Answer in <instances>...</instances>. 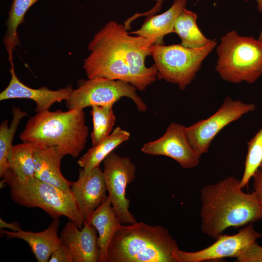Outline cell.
Here are the masks:
<instances>
[{
  "label": "cell",
  "instance_id": "6da1fadb",
  "mask_svg": "<svg viewBox=\"0 0 262 262\" xmlns=\"http://www.w3.org/2000/svg\"><path fill=\"white\" fill-rule=\"evenodd\" d=\"M127 31L115 21L106 24L89 43L90 53L83 61V68L88 79L120 80L144 91L157 79L154 66L145 65L153 43Z\"/></svg>",
  "mask_w": 262,
  "mask_h": 262
},
{
  "label": "cell",
  "instance_id": "7a4b0ae2",
  "mask_svg": "<svg viewBox=\"0 0 262 262\" xmlns=\"http://www.w3.org/2000/svg\"><path fill=\"white\" fill-rule=\"evenodd\" d=\"M202 232L216 239L229 228L246 226L262 219L255 192L245 193L240 180L229 176L200 189Z\"/></svg>",
  "mask_w": 262,
  "mask_h": 262
},
{
  "label": "cell",
  "instance_id": "3957f363",
  "mask_svg": "<svg viewBox=\"0 0 262 262\" xmlns=\"http://www.w3.org/2000/svg\"><path fill=\"white\" fill-rule=\"evenodd\" d=\"M179 248L169 230L161 226L121 224L109 244L106 262H176Z\"/></svg>",
  "mask_w": 262,
  "mask_h": 262
},
{
  "label": "cell",
  "instance_id": "277c9868",
  "mask_svg": "<svg viewBox=\"0 0 262 262\" xmlns=\"http://www.w3.org/2000/svg\"><path fill=\"white\" fill-rule=\"evenodd\" d=\"M88 135L83 110H48L31 117L19 138L40 147H56L64 156L76 158L84 148Z\"/></svg>",
  "mask_w": 262,
  "mask_h": 262
},
{
  "label": "cell",
  "instance_id": "5b68a950",
  "mask_svg": "<svg viewBox=\"0 0 262 262\" xmlns=\"http://www.w3.org/2000/svg\"><path fill=\"white\" fill-rule=\"evenodd\" d=\"M0 185L6 184L14 202L24 207L39 208L51 218L64 216L81 228L83 220L71 190H65L35 177L20 180L9 168L2 177Z\"/></svg>",
  "mask_w": 262,
  "mask_h": 262
},
{
  "label": "cell",
  "instance_id": "8992f818",
  "mask_svg": "<svg viewBox=\"0 0 262 262\" xmlns=\"http://www.w3.org/2000/svg\"><path fill=\"white\" fill-rule=\"evenodd\" d=\"M215 70L224 81L254 83L262 75V42L235 31L221 38Z\"/></svg>",
  "mask_w": 262,
  "mask_h": 262
},
{
  "label": "cell",
  "instance_id": "52a82bcc",
  "mask_svg": "<svg viewBox=\"0 0 262 262\" xmlns=\"http://www.w3.org/2000/svg\"><path fill=\"white\" fill-rule=\"evenodd\" d=\"M215 39L199 48L191 49L180 44L153 45L150 55L157 79L177 84L184 90L196 77L206 56L216 46Z\"/></svg>",
  "mask_w": 262,
  "mask_h": 262
},
{
  "label": "cell",
  "instance_id": "ba28073f",
  "mask_svg": "<svg viewBox=\"0 0 262 262\" xmlns=\"http://www.w3.org/2000/svg\"><path fill=\"white\" fill-rule=\"evenodd\" d=\"M78 87L71 92L66 100L68 110H83L94 105H114L123 97L131 99L140 112L147 107L131 84L120 80L95 78L77 81Z\"/></svg>",
  "mask_w": 262,
  "mask_h": 262
},
{
  "label": "cell",
  "instance_id": "9c48e42d",
  "mask_svg": "<svg viewBox=\"0 0 262 262\" xmlns=\"http://www.w3.org/2000/svg\"><path fill=\"white\" fill-rule=\"evenodd\" d=\"M255 109L254 103H244L240 100H233L229 96L226 97L213 115L186 127L191 145L201 157L208 152L212 142L223 129Z\"/></svg>",
  "mask_w": 262,
  "mask_h": 262
},
{
  "label": "cell",
  "instance_id": "30bf717a",
  "mask_svg": "<svg viewBox=\"0 0 262 262\" xmlns=\"http://www.w3.org/2000/svg\"><path fill=\"white\" fill-rule=\"evenodd\" d=\"M103 174L108 197L113 209L122 224L136 222L130 212V201L126 197V189L135 178L136 167L127 157H122L113 151L103 161Z\"/></svg>",
  "mask_w": 262,
  "mask_h": 262
},
{
  "label": "cell",
  "instance_id": "8fae6325",
  "mask_svg": "<svg viewBox=\"0 0 262 262\" xmlns=\"http://www.w3.org/2000/svg\"><path fill=\"white\" fill-rule=\"evenodd\" d=\"M262 237L253 224L239 230L233 235L223 234L210 246L194 252L177 249L175 253L176 262H201L218 260L226 258H236Z\"/></svg>",
  "mask_w": 262,
  "mask_h": 262
},
{
  "label": "cell",
  "instance_id": "7c38bea8",
  "mask_svg": "<svg viewBox=\"0 0 262 262\" xmlns=\"http://www.w3.org/2000/svg\"><path fill=\"white\" fill-rule=\"evenodd\" d=\"M186 127L178 123H171L160 138L144 144L142 152L151 155L169 157L184 169L196 166L200 157L188 140Z\"/></svg>",
  "mask_w": 262,
  "mask_h": 262
},
{
  "label": "cell",
  "instance_id": "4fadbf2b",
  "mask_svg": "<svg viewBox=\"0 0 262 262\" xmlns=\"http://www.w3.org/2000/svg\"><path fill=\"white\" fill-rule=\"evenodd\" d=\"M71 191L83 221L108 197L103 171L99 166L89 171L79 170L78 180Z\"/></svg>",
  "mask_w": 262,
  "mask_h": 262
},
{
  "label": "cell",
  "instance_id": "5bb4252c",
  "mask_svg": "<svg viewBox=\"0 0 262 262\" xmlns=\"http://www.w3.org/2000/svg\"><path fill=\"white\" fill-rule=\"evenodd\" d=\"M11 79L8 86L0 93V100L15 98H27L33 100L36 105L35 111L40 113L48 111L55 102L66 100L73 88L71 85L57 90L46 86L34 89L23 83L17 77L13 62L10 63Z\"/></svg>",
  "mask_w": 262,
  "mask_h": 262
},
{
  "label": "cell",
  "instance_id": "9a60e30c",
  "mask_svg": "<svg viewBox=\"0 0 262 262\" xmlns=\"http://www.w3.org/2000/svg\"><path fill=\"white\" fill-rule=\"evenodd\" d=\"M79 229L74 222H67L60 236L62 244L70 250L74 262H98L100 250L97 229L85 220L83 228Z\"/></svg>",
  "mask_w": 262,
  "mask_h": 262
},
{
  "label": "cell",
  "instance_id": "2e32d148",
  "mask_svg": "<svg viewBox=\"0 0 262 262\" xmlns=\"http://www.w3.org/2000/svg\"><path fill=\"white\" fill-rule=\"evenodd\" d=\"M60 221L54 220L44 230L34 232L21 229L17 231L0 229V233L9 238H17L28 243L38 262H49L51 255L62 243L58 235Z\"/></svg>",
  "mask_w": 262,
  "mask_h": 262
},
{
  "label": "cell",
  "instance_id": "e0dca14e",
  "mask_svg": "<svg viewBox=\"0 0 262 262\" xmlns=\"http://www.w3.org/2000/svg\"><path fill=\"white\" fill-rule=\"evenodd\" d=\"M186 4L187 0H174L167 11L161 14L147 16L140 29L129 33L148 39L153 45H164V36L174 33L175 21L186 8Z\"/></svg>",
  "mask_w": 262,
  "mask_h": 262
},
{
  "label": "cell",
  "instance_id": "ac0fdd59",
  "mask_svg": "<svg viewBox=\"0 0 262 262\" xmlns=\"http://www.w3.org/2000/svg\"><path fill=\"white\" fill-rule=\"evenodd\" d=\"M64 156L54 147H39L34 153L35 177L44 182L65 190H71L72 183L61 171Z\"/></svg>",
  "mask_w": 262,
  "mask_h": 262
},
{
  "label": "cell",
  "instance_id": "d6986e66",
  "mask_svg": "<svg viewBox=\"0 0 262 262\" xmlns=\"http://www.w3.org/2000/svg\"><path fill=\"white\" fill-rule=\"evenodd\" d=\"M85 221L97 229L100 250L98 262H106L109 244L118 227L121 224L108 196Z\"/></svg>",
  "mask_w": 262,
  "mask_h": 262
},
{
  "label": "cell",
  "instance_id": "ffe728a7",
  "mask_svg": "<svg viewBox=\"0 0 262 262\" xmlns=\"http://www.w3.org/2000/svg\"><path fill=\"white\" fill-rule=\"evenodd\" d=\"M129 131L117 127L105 139L92 147L78 161V164L85 171H89L103 162L105 157L130 137Z\"/></svg>",
  "mask_w": 262,
  "mask_h": 262
},
{
  "label": "cell",
  "instance_id": "44dd1931",
  "mask_svg": "<svg viewBox=\"0 0 262 262\" xmlns=\"http://www.w3.org/2000/svg\"><path fill=\"white\" fill-rule=\"evenodd\" d=\"M197 15L192 11L184 9L177 17L174 24V33L181 40L184 47L196 49L204 47L213 40L205 37L199 29Z\"/></svg>",
  "mask_w": 262,
  "mask_h": 262
},
{
  "label": "cell",
  "instance_id": "7402d4cb",
  "mask_svg": "<svg viewBox=\"0 0 262 262\" xmlns=\"http://www.w3.org/2000/svg\"><path fill=\"white\" fill-rule=\"evenodd\" d=\"M38 0H13L6 21L7 30L2 40L8 52L10 63L13 62V50L20 44L17 33L18 27L24 22L25 15L27 11Z\"/></svg>",
  "mask_w": 262,
  "mask_h": 262
},
{
  "label": "cell",
  "instance_id": "603a6c76",
  "mask_svg": "<svg viewBox=\"0 0 262 262\" xmlns=\"http://www.w3.org/2000/svg\"><path fill=\"white\" fill-rule=\"evenodd\" d=\"M39 147L31 142L13 146L9 159V168L20 180L35 177L34 153Z\"/></svg>",
  "mask_w": 262,
  "mask_h": 262
},
{
  "label": "cell",
  "instance_id": "cb8c5ba5",
  "mask_svg": "<svg viewBox=\"0 0 262 262\" xmlns=\"http://www.w3.org/2000/svg\"><path fill=\"white\" fill-rule=\"evenodd\" d=\"M13 118L8 126V120H4L0 126V177L9 168V159L13 148V141L20 121L28 114L19 107H14Z\"/></svg>",
  "mask_w": 262,
  "mask_h": 262
},
{
  "label": "cell",
  "instance_id": "d4e9b609",
  "mask_svg": "<svg viewBox=\"0 0 262 262\" xmlns=\"http://www.w3.org/2000/svg\"><path fill=\"white\" fill-rule=\"evenodd\" d=\"M113 105H94L91 107L93 130L91 133L92 146H96L112 132L116 121Z\"/></svg>",
  "mask_w": 262,
  "mask_h": 262
},
{
  "label": "cell",
  "instance_id": "484cf974",
  "mask_svg": "<svg viewBox=\"0 0 262 262\" xmlns=\"http://www.w3.org/2000/svg\"><path fill=\"white\" fill-rule=\"evenodd\" d=\"M262 164V127L247 143L244 171L240 180L241 187L247 186Z\"/></svg>",
  "mask_w": 262,
  "mask_h": 262
},
{
  "label": "cell",
  "instance_id": "4316f807",
  "mask_svg": "<svg viewBox=\"0 0 262 262\" xmlns=\"http://www.w3.org/2000/svg\"><path fill=\"white\" fill-rule=\"evenodd\" d=\"M235 259L237 262H262V246L255 242Z\"/></svg>",
  "mask_w": 262,
  "mask_h": 262
},
{
  "label": "cell",
  "instance_id": "83f0119b",
  "mask_svg": "<svg viewBox=\"0 0 262 262\" xmlns=\"http://www.w3.org/2000/svg\"><path fill=\"white\" fill-rule=\"evenodd\" d=\"M49 262H74L72 254L69 248L62 245L50 256Z\"/></svg>",
  "mask_w": 262,
  "mask_h": 262
},
{
  "label": "cell",
  "instance_id": "f1b7e54d",
  "mask_svg": "<svg viewBox=\"0 0 262 262\" xmlns=\"http://www.w3.org/2000/svg\"><path fill=\"white\" fill-rule=\"evenodd\" d=\"M252 178L253 191L257 196L262 212V169L261 168L256 172Z\"/></svg>",
  "mask_w": 262,
  "mask_h": 262
},
{
  "label": "cell",
  "instance_id": "f546056e",
  "mask_svg": "<svg viewBox=\"0 0 262 262\" xmlns=\"http://www.w3.org/2000/svg\"><path fill=\"white\" fill-rule=\"evenodd\" d=\"M156 2L155 6L150 10L143 13H136L133 15L134 19H136L142 16H149L155 15L157 12H159L162 8L164 0H153Z\"/></svg>",
  "mask_w": 262,
  "mask_h": 262
},
{
  "label": "cell",
  "instance_id": "4dcf8cb0",
  "mask_svg": "<svg viewBox=\"0 0 262 262\" xmlns=\"http://www.w3.org/2000/svg\"><path fill=\"white\" fill-rule=\"evenodd\" d=\"M0 228L10 229L13 231H17L21 229L20 225L18 222L15 221L11 223H8L1 218H0Z\"/></svg>",
  "mask_w": 262,
  "mask_h": 262
},
{
  "label": "cell",
  "instance_id": "1f68e13d",
  "mask_svg": "<svg viewBox=\"0 0 262 262\" xmlns=\"http://www.w3.org/2000/svg\"><path fill=\"white\" fill-rule=\"evenodd\" d=\"M199 0H196L198 1ZM258 4V9L259 11L261 13H262V0H255Z\"/></svg>",
  "mask_w": 262,
  "mask_h": 262
},
{
  "label": "cell",
  "instance_id": "d6a6232c",
  "mask_svg": "<svg viewBox=\"0 0 262 262\" xmlns=\"http://www.w3.org/2000/svg\"><path fill=\"white\" fill-rule=\"evenodd\" d=\"M258 39L262 42V31H261L260 34V36L258 38Z\"/></svg>",
  "mask_w": 262,
  "mask_h": 262
},
{
  "label": "cell",
  "instance_id": "836d02e7",
  "mask_svg": "<svg viewBox=\"0 0 262 262\" xmlns=\"http://www.w3.org/2000/svg\"><path fill=\"white\" fill-rule=\"evenodd\" d=\"M260 168L262 169V164L261 165Z\"/></svg>",
  "mask_w": 262,
  "mask_h": 262
}]
</instances>
